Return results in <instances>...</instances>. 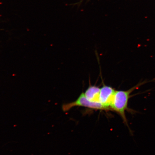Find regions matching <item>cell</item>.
Returning <instances> with one entry per match:
<instances>
[{
	"label": "cell",
	"mask_w": 155,
	"mask_h": 155,
	"mask_svg": "<svg viewBox=\"0 0 155 155\" xmlns=\"http://www.w3.org/2000/svg\"><path fill=\"white\" fill-rule=\"evenodd\" d=\"M77 106L83 107L94 110H107L101 103L92 102L88 100L85 96L84 93H82L74 101L63 104L62 109L63 111L67 112Z\"/></svg>",
	"instance_id": "cell-2"
},
{
	"label": "cell",
	"mask_w": 155,
	"mask_h": 155,
	"mask_svg": "<svg viewBox=\"0 0 155 155\" xmlns=\"http://www.w3.org/2000/svg\"><path fill=\"white\" fill-rule=\"evenodd\" d=\"M153 81L145 80L141 81L135 86L127 91H116L113 104L111 107V109L115 111L121 116L124 123L129 127L127 120L126 117L125 112L128 111L131 113H135L137 112L132 109H129L128 104L129 99L133 96L131 95L132 93L143 85L150 82Z\"/></svg>",
	"instance_id": "cell-1"
},
{
	"label": "cell",
	"mask_w": 155,
	"mask_h": 155,
	"mask_svg": "<svg viewBox=\"0 0 155 155\" xmlns=\"http://www.w3.org/2000/svg\"><path fill=\"white\" fill-rule=\"evenodd\" d=\"M100 88L98 87L90 85L84 94L86 97L90 101L100 102Z\"/></svg>",
	"instance_id": "cell-4"
},
{
	"label": "cell",
	"mask_w": 155,
	"mask_h": 155,
	"mask_svg": "<svg viewBox=\"0 0 155 155\" xmlns=\"http://www.w3.org/2000/svg\"><path fill=\"white\" fill-rule=\"evenodd\" d=\"M116 91L112 87L104 85L100 88L99 101L107 110H111Z\"/></svg>",
	"instance_id": "cell-3"
}]
</instances>
